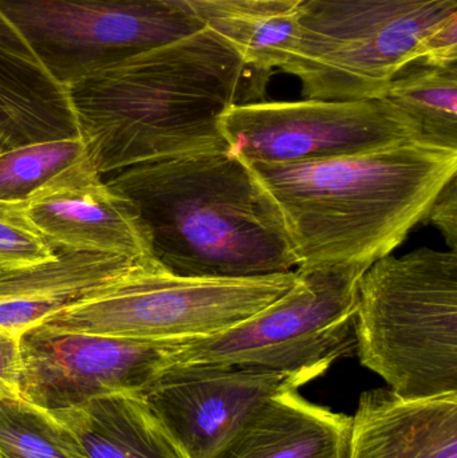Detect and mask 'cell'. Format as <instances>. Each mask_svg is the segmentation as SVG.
<instances>
[{
    "mask_svg": "<svg viewBox=\"0 0 457 458\" xmlns=\"http://www.w3.org/2000/svg\"><path fill=\"white\" fill-rule=\"evenodd\" d=\"M297 272L250 279H193L141 264L42 325L67 333L187 341L223 333L289 293Z\"/></svg>",
    "mask_w": 457,
    "mask_h": 458,
    "instance_id": "8992f818",
    "label": "cell"
},
{
    "mask_svg": "<svg viewBox=\"0 0 457 458\" xmlns=\"http://www.w3.org/2000/svg\"><path fill=\"white\" fill-rule=\"evenodd\" d=\"M207 26L224 39L244 64L270 77L275 70L282 72L286 66L300 34L297 10L215 19Z\"/></svg>",
    "mask_w": 457,
    "mask_h": 458,
    "instance_id": "d6986e66",
    "label": "cell"
},
{
    "mask_svg": "<svg viewBox=\"0 0 457 458\" xmlns=\"http://www.w3.org/2000/svg\"><path fill=\"white\" fill-rule=\"evenodd\" d=\"M80 136L69 90L0 11V149Z\"/></svg>",
    "mask_w": 457,
    "mask_h": 458,
    "instance_id": "5bb4252c",
    "label": "cell"
},
{
    "mask_svg": "<svg viewBox=\"0 0 457 458\" xmlns=\"http://www.w3.org/2000/svg\"><path fill=\"white\" fill-rule=\"evenodd\" d=\"M185 8L206 23L244 15H274L297 10L305 0H160Z\"/></svg>",
    "mask_w": 457,
    "mask_h": 458,
    "instance_id": "603a6c76",
    "label": "cell"
},
{
    "mask_svg": "<svg viewBox=\"0 0 457 458\" xmlns=\"http://www.w3.org/2000/svg\"><path fill=\"white\" fill-rule=\"evenodd\" d=\"M300 34L282 72L305 99L381 98L415 62L419 46L451 16L457 0H305Z\"/></svg>",
    "mask_w": 457,
    "mask_h": 458,
    "instance_id": "5b68a950",
    "label": "cell"
},
{
    "mask_svg": "<svg viewBox=\"0 0 457 458\" xmlns=\"http://www.w3.org/2000/svg\"><path fill=\"white\" fill-rule=\"evenodd\" d=\"M0 456L80 458L61 422L19 394L0 393Z\"/></svg>",
    "mask_w": 457,
    "mask_h": 458,
    "instance_id": "44dd1931",
    "label": "cell"
},
{
    "mask_svg": "<svg viewBox=\"0 0 457 458\" xmlns=\"http://www.w3.org/2000/svg\"><path fill=\"white\" fill-rule=\"evenodd\" d=\"M23 214L56 252L112 253L153 261L136 212L107 187L89 157L35 192L23 203Z\"/></svg>",
    "mask_w": 457,
    "mask_h": 458,
    "instance_id": "7c38bea8",
    "label": "cell"
},
{
    "mask_svg": "<svg viewBox=\"0 0 457 458\" xmlns=\"http://www.w3.org/2000/svg\"><path fill=\"white\" fill-rule=\"evenodd\" d=\"M268 80L207 26L67 90L89 158L104 177L139 164L225 152L223 117L231 107L263 101Z\"/></svg>",
    "mask_w": 457,
    "mask_h": 458,
    "instance_id": "6da1fadb",
    "label": "cell"
},
{
    "mask_svg": "<svg viewBox=\"0 0 457 458\" xmlns=\"http://www.w3.org/2000/svg\"><path fill=\"white\" fill-rule=\"evenodd\" d=\"M415 62L436 66L457 64V15L451 16L421 42Z\"/></svg>",
    "mask_w": 457,
    "mask_h": 458,
    "instance_id": "cb8c5ba5",
    "label": "cell"
},
{
    "mask_svg": "<svg viewBox=\"0 0 457 458\" xmlns=\"http://www.w3.org/2000/svg\"><path fill=\"white\" fill-rule=\"evenodd\" d=\"M147 233L153 261L193 279H250L294 271L281 211L251 166L215 152L139 164L107 174Z\"/></svg>",
    "mask_w": 457,
    "mask_h": 458,
    "instance_id": "7a4b0ae2",
    "label": "cell"
},
{
    "mask_svg": "<svg viewBox=\"0 0 457 458\" xmlns=\"http://www.w3.org/2000/svg\"><path fill=\"white\" fill-rule=\"evenodd\" d=\"M383 98L399 107L418 126L420 140L457 150V64H408Z\"/></svg>",
    "mask_w": 457,
    "mask_h": 458,
    "instance_id": "ac0fdd59",
    "label": "cell"
},
{
    "mask_svg": "<svg viewBox=\"0 0 457 458\" xmlns=\"http://www.w3.org/2000/svg\"><path fill=\"white\" fill-rule=\"evenodd\" d=\"M227 150L247 164L287 165L421 141L416 123L385 98L251 102L222 120Z\"/></svg>",
    "mask_w": 457,
    "mask_h": 458,
    "instance_id": "9c48e42d",
    "label": "cell"
},
{
    "mask_svg": "<svg viewBox=\"0 0 457 458\" xmlns=\"http://www.w3.org/2000/svg\"><path fill=\"white\" fill-rule=\"evenodd\" d=\"M50 413L80 458H188L139 394L101 395Z\"/></svg>",
    "mask_w": 457,
    "mask_h": 458,
    "instance_id": "e0dca14e",
    "label": "cell"
},
{
    "mask_svg": "<svg viewBox=\"0 0 457 458\" xmlns=\"http://www.w3.org/2000/svg\"><path fill=\"white\" fill-rule=\"evenodd\" d=\"M442 232L447 244L457 247V174L440 191L426 219Z\"/></svg>",
    "mask_w": 457,
    "mask_h": 458,
    "instance_id": "484cf974",
    "label": "cell"
},
{
    "mask_svg": "<svg viewBox=\"0 0 457 458\" xmlns=\"http://www.w3.org/2000/svg\"><path fill=\"white\" fill-rule=\"evenodd\" d=\"M284 217L297 269L370 267L426 219L457 150L423 141L287 165L249 164Z\"/></svg>",
    "mask_w": 457,
    "mask_h": 458,
    "instance_id": "3957f363",
    "label": "cell"
},
{
    "mask_svg": "<svg viewBox=\"0 0 457 458\" xmlns=\"http://www.w3.org/2000/svg\"><path fill=\"white\" fill-rule=\"evenodd\" d=\"M0 11L64 88L207 27L160 0H0Z\"/></svg>",
    "mask_w": 457,
    "mask_h": 458,
    "instance_id": "ba28073f",
    "label": "cell"
},
{
    "mask_svg": "<svg viewBox=\"0 0 457 458\" xmlns=\"http://www.w3.org/2000/svg\"><path fill=\"white\" fill-rule=\"evenodd\" d=\"M56 255L58 252L27 222L23 204L0 201V271L37 266Z\"/></svg>",
    "mask_w": 457,
    "mask_h": 458,
    "instance_id": "7402d4cb",
    "label": "cell"
},
{
    "mask_svg": "<svg viewBox=\"0 0 457 458\" xmlns=\"http://www.w3.org/2000/svg\"><path fill=\"white\" fill-rule=\"evenodd\" d=\"M0 458H3L2 456H0Z\"/></svg>",
    "mask_w": 457,
    "mask_h": 458,
    "instance_id": "4316f807",
    "label": "cell"
},
{
    "mask_svg": "<svg viewBox=\"0 0 457 458\" xmlns=\"http://www.w3.org/2000/svg\"><path fill=\"white\" fill-rule=\"evenodd\" d=\"M0 150H2V149H0Z\"/></svg>",
    "mask_w": 457,
    "mask_h": 458,
    "instance_id": "83f0119b",
    "label": "cell"
},
{
    "mask_svg": "<svg viewBox=\"0 0 457 458\" xmlns=\"http://www.w3.org/2000/svg\"><path fill=\"white\" fill-rule=\"evenodd\" d=\"M112 253L63 252L53 260L0 271V328L24 334L141 264Z\"/></svg>",
    "mask_w": 457,
    "mask_h": 458,
    "instance_id": "9a60e30c",
    "label": "cell"
},
{
    "mask_svg": "<svg viewBox=\"0 0 457 458\" xmlns=\"http://www.w3.org/2000/svg\"><path fill=\"white\" fill-rule=\"evenodd\" d=\"M182 342L67 333L35 326L21 336L19 394L48 411L72 408L101 395L141 394L176 363Z\"/></svg>",
    "mask_w": 457,
    "mask_h": 458,
    "instance_id": "30bf717a",
    "label": "cell"
},
{
    "mask_svg": "<svg viewBox=\"0 0 457 458\" xmlns=\"http://www.w3.org/2000/svg\"><path fill=\"white\" fill-rule=\"evenodd\" d=\"M89 157L82 137L35 142L0 152V201L23 204Z\"/></svg>",
    "mask_w": 457,
    "mask_h": 458,
    "instance_id": "ffe728a7",
    "label": "cell"
},
{
    "mask_svg": "<svg viewBox=\"0 0 457 458\" xmlns=\"http://www.w3.org/2000/svg\"><path fill=\"white\" fill-rule=\"evenodd\" d=\"M21 336L18 331L0 328V393L19 394L23 374Z\"/></svg>",
    "mask_w": 457,
    "mask_h": 458,
    "instance_id": "d4e9b609",
    "label": "cell"
},
{
    "mask_svg": "<svg viewBox=\"0 0 457 458\" xmlns=\"http://www.w3.org/2000/svg\"><path fill=\"white\" fill-rule=\"evenodd\" d=\"M368 268L297 269L289 293L230 330L182 342L176 363L257 369L306 385L356 350L359 285Z\"/></svg>",
    "mask_w": 457,
    "mask_h": 458,
    "instance_id": "52a82bcc",
    "label": "cell"
},
{
    "mask_svg": "<svg viewBox=\"0 0 457 458\" xmlns=\"http://www.w3.org/2000/svg\"><path fill=\"white\" fill-rule=\"evenodd\" d=\"M351 417L298 390L266 401L215 458H346Z\"/></svg>",
    "mask_w": 457,
    "mask_h": 458,
    "instance_id": "2e32d148",
    "label": "cell"
},
{
    "mask_svg": "<svg viewBox=\"0 0 457 458\" xmlns=\"http://www.w3.org/2000/svg\"><path fill=\"white\" fill-rule=\"evenodd\" d=\"M356 350L405 398L457 393V253L384 256L360 280Z\"/></svg>",
    "mask_w": 457,
    "mask_h": 458,
    "instance_id": "277c9868",
    "label": "cell"
},
{
    "mask_svg": "<svg viewBox=\"0 0 457 458\" xmlns=\"http://www.w3.org/2000/svg\"><path fill=\"white\" fill-rule=\"evenodd\" d=\"M346 458H457V393L405 398L364 393L351 417Z\"/></svg>",
    "mask_w": 457,
    "mask_h": 458,
    "instance_id": "4fadbf2b",
    "label": "cell"
},
{
    "mask_svg": "<svg viewBox=\"0 0 457 458\" xmlns=\"http://www.w3.org/2000/svg\"><path fill=\"white\" fill-rule=\"evenodd\" d=\"M300 386L273 371L173 363L139 395L188 458H215L266 401Z\"/></svg>",
    "mask_w": 457,
    "mask_h": 458,
    "instance_id": "8fae6325",
    "label": "cell"
}]
</instances>
